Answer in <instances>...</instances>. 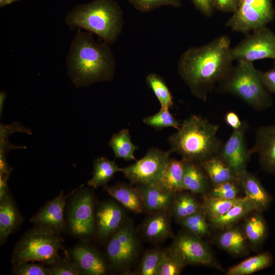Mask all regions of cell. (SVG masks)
<instances>
[{
	"instance_id": "6da1fadb",
	"label": "cell",
	"mask_w": 275,
	"mask_h": 275,
	"mask_svg": "<svg viewBox=\"0 0 275 275\" xmlns=\"http://www.w3.org/2000/svg\"><path fill=\"white\" fill-rule=\"evenodd\" d=\"M231 49L230 38L222 35L182 53L178 73L195 97L206 101L215 85L227 76L234 61Z\"/></svg>"
},
{
	"instance_id": "7a4b0ae2",
	"label": "cell",
	"mask_w": 275,
	"mask_h": 275,
	"mask_svg": "<svg viewBox=\"0 0 275 275\" xmlns=\"http://www.w3.org/2000/svg\"><path fill=\"white\" fill-rule=\"evenodd\" d=\"M109 45L95 41L91 32L77 29L66 58L68 73L75 86H88L113 78L116 62Z\"/></svg>"
},
{
	"instance_id": "3957f363",
	"label": "cell",
	"mask_w": 275,
	"mask_h": 275,
	"mask_svg": "<svg viewBox=\"0 0 275 275\" xmlns=\"http://www.w3.org/2000/svg\"><path fill=\"white\" fill-rule=\"evenodd\" d=\"M218 128L206 118L193 115L169 138V151L179 154L183 160L199 163L216 156L223 144L217 136Z\"/></svg>"
},
{
	"instance_id": "277c9868",
	"label": "cell",
	"mask_w": 275,
	"mask_h": 275,
	"mask_svg": "<svg viewBox=\"0 0 275 275\" xmlns=\"http://www.w3.org/2000/svg\"><path fill=\"white\" fill-rule=\"evenodd\" d=\"M71 29L80 28L97 35L103 42L114 44L124 24L123 12L114 0H94L76 6L65 17Z\"/></svg>"
},
{
	"instance_id": "5b68a950",
	"label": "cell",
	"mask_w": 275,
	"mask_h": 275,
	"mask_svg": "<svg viewBox=\"0 0 275 275\" xmlns=\"http://www.w3.org/2000/svg\"><path fill=\"white\" fill-rule=\"evenodd\" d=\"M217 90L238 97L256 111H264L272 105L270 93L253 62L238 61L218 84Z\"/></svg>"
},
{
	"instance_id": "8992f818",
	"label": "cell",
	"mask_w": 275,
	"mask_h": 275,
	"mask_svg": "<svg viewBox=\"0 0 275 275\" xmlns=\"http://www.w3.org/2000/svg\"><path fill=\"white\" fill-rule=\"evenodd\" d=\"M63 240L60 233L36 226L25 233L16 244L11 263L37 261L47 265L52 264L60 259L58 252Z\"/></svg>"
},
{
	"instance_id": "52a82bcc",
	"label": "cell",
	"mask_w": 275,
	"mask_h": 275,
	"mask_svg": "<svg viewBox=\"0 0 275 275\" xmlns=\"http://www.w3.org/2000/svg\"><path fill=\"white\" fill-rule=\"evenodd\" d=\"M80 186L71 196L68 209L67 225L74 236L86 238L96 231L95 199L91 190Z\"/></svg>"
},
{
	"instance_id": "ba28073f",
	"label": "cell",
	"mask_w": 275,
	"mask_h": 275,
	"mask_svg": "<svg viewBox=\"0 0 275 275\" xmlns=\"http://www.w3.org/2000/svg\"><path fill=\"white\" fill-rule=\"evenodd\" d=\"M274 17L272 0H242L225 25L234 32L248 34L266 26Z\"/></svg>"
},
{
	"instance_id": "9c48e42d",
	"label": "cell",
	"mask_w": 275,
	"mask_h": 275,
	"mask_svg": "<svg viewBox=\"0 0 275 275\" xmlns=\"http://www.w3.org/2000/svg\"><path fill=\"white\" fill-rule=\"evenodd\" d=\"M170 154L169 151L151 148L134 163L122 168L121 172L137 186L156 185L170 159Z\"/></svg>"
},
{
	"instance_id": "30bf717a",
	"label": "cell",
	"mask_w": 275,
	"mask_h": 275,
	"mask_svg": "<svg viewBox=\"0 0 275 275\" xmlns=\"http://www.w3.org/2000/svg\"><path fill=\"white\" fill-rule=\"evenodd\" d=\"M233 61L275 60V33L266 26L252 31L231 49Z\"/></svg>"
},
{
	"instance_id": "8fae6325",
	"label": "cell",
	"mask_w": 275,
	"mask_h": 275,
	"mask_svg": "<svg viewBox=\"0 0 275 275\" xmlns=\"http://www.w3.org/2000/svg\"><path fill=\"white\" fill-rule=\"evenodd\" d=\"M139 245L132 222L126 221L109 238L106 246L111 266L120 269L128 266L137 255Z\"/></svg>"
},
{
	"instance_id": "7c38bea8",
	"label": "cell",
	"mask_w": 275,
	"mask_h": 275,
	"mask_svg": "<svg viewBox=\"0 0 275 275\" xmlns=\"http://www.w3.org/2000/svg\"><path fill=\"white\" fill-rule=\"evenodd\" d=\"M248 124L243 121L241 126L232 132L228 139L223 143L217 155L233 170L239 179L246 170L251 154L246 142Z\"/></svg>"
},
{
	"instance_id": "4fadbf2b",
	"label": "cell",
	"mask_w": 275,
	"mask_h": 275,
	"mask_svg": "<svg viewBox=\"0 0 275 275\" xmlns=\"http://www.w3.org/2000/svg\"><path fill=\"white\" fill-rule=\"evenodd\" d=\"M170 248L187 265L197 264L219 268L208 245L201 238L187 231L178 234Z\"/></svg>"
},
{
	"instance_id": "5bb4252c",
	"label": "cell",
	"mask_w": 275,
	"mask_h": 275,
	"mask_svg": "<svg viewBox=\"0 0 275 275\" xmlns=\"http://www.w3.org/2000/svg\"><path fill=\"white\" fill-rule=\"evenodd\" d=\"M77 188L67 195H64L62 190L58 196L47 202L40 208L31 218V223L36 226L47 228L59 233L63 232L67 225L64 217L66 201Z\"/></svg>"
},
{
	"instance_id": "9a60e30c",
	"label": "cell",
	"mask_w": 275,
	"mask_h": 275,
	"mask_svg": "<svg viewBox=\"0 0 275 275\" xmlns=\"http://www.w3.org/2000/svg\"><path fill=\"white\" fill-rule=\"evenodd\" d=\"M113 200L101 203L95 214L97 237L109 238L125 223V212L121 204Z\"/></svg>"
},
{
	"instance_id": "2e32d148",
	"label": "cell",
	"mask_w": 275,
	"mask_h": 275,
	"mask_svg": "<svg viewBox=\"0 0 275 275\" xmlns=\"http://www.w3.org/2000/svg\"><path fill=\"white\" fill-rule=\"evenodd\" d=\"M250 152L251 155L258 154L259 162L264 171L275 175V124L256 130L255 142Z\"/></svg>"
},
{
	"instance_id": "e0dca14e",
	"label": "cell",
	"mask_w": 275,
	"mask_h": 275,
	"mask_svg": "<svg viewBox=\"0 0 275 275\" xmlns=\"http://www.w3.org/2000/svg\"><path fill=\"white\" fill-rule=\"evenodd\" d=\"M71 254L81 274L102 275L106 273V265L103 257L91 246L78 244L72 250Z\"/></svg>"
},
{
	"instance_id": "ac0fdd59",
	"label": "cell",
	"mask_w": 275,
	"mask_h": 275,
	"mask_svg": "<svg viewBox=\"0 0 275 275\" xmlns=\"http://www.w3.org/2000/svg\"><path fill=\"white\" fill-rule=\"evenodd\" d=\"M239 182L245 196L253 203L257 211L262 212L269 208L272 197L255 175L246 170L239 176Z\"/></svg>"
},
{
	"instance_id": "d6986e66",
	"label": "cell",
	"mask_w": 275,
	"mask_h": 275,
	"mask_svg": "<svg viewBox=\"0 0 275 275\" xmlns=\"http://www.w3.org/2000/svg\"><path fill=\"white\" fill-rule=\"evenodd\" d=\"M151 213L142 226L144 237L153 242H160L170 237L172 234L170 211H159Z\"/></svg>"
},
{
	"instance_id": "ffe728a7",
	"label": "cell",
	"mask_w": 275,
	"mask_h": 275,
	"mask_svg": "<svg viewBox=\"0 0 275 275\" xmlns=\"http://www.w3.org/2000/svg\"><path fill=\"white\" fill-rule=\"evenodd\" d=\"M144 210L150 213L171 209L176 193L166 191L158 185H140Z\"/></svg>"
},
{
	"instance_id": "44dd1931",
	"label": "cell",
	"mask_w": 275,
	"mask_h": 275,
	"mask_svg": "<svg viewBox=\"0 0 275 275\" xmlns=\"http://www.w3.org/2000/svg\"><path fill=\"white\" fill-rule=\"evenodd\" d=\"M215 241L219 247L233 256H242L248 252V240L242 229L235 226L221 230Z\"/></svg>"
},
{
	"instance_id": "7402d4cb",
	"label": "cell",
	"mask_w": 275,
	"mask_h": 275,
	"mask_svg": "<svg viewBox=\"0 0 275 275\" xmlns=\"http://www.w3.org/2000/svg\"><path fill=\"white\" fill-rule=\"evenodd\" d=\"M22 218L10 194L0 199V242H5L9 236L22 223Z\"/></svg>"
},
{
	"instance_id": "603a6c76",
	"label": "cell",
	"mask_w": 275,
	"mask_h": 275,
	"mask_svg": "<svg viewBox=\"0 0 275 275\" xmlns=\"http://www.w3.org/2000/svg\"><path fill=\"white\" fill-rule=\"evenodd\" d=\"M262 212L254 211L245 219L242 230L250 246L255 251L261 248L268 234V226Z\"/></svg>"
},
{
	"instance_id": "cb8c5ba5",
	"label": "cell",
	"mask_w": 275,
	"mask_h": 275,
	"mask_svg": "<svg viewBox=\"0 0 275 275\" xmlns=\"http://www.w3.org/2000/svg\"><path fill=\"white\" fill-rule=\"evenodd\" d=\"M183 161L184 175L182 190L197 194L206 193L211 183L203 168L199 163Z\"/></svg>"
},
{
	"instance_id": "d4e9b609",
	"label": "cell",
	"mask_w": 275,
	"mask_h": 275,
	"mask_svg": "<svg viewBox=\"0 0 275 275\" xmlns=\"http://www.w3.org/2000/svg\"><path fill=\"white\" fill-rule=\"evenodd\" d=\"M105 190L123 207L135 213H141L144 207L141 193L136 186L123 183L104 186Z\"/></svg>"
},
{
	"instance_id": "484cf974",
	"label": "cell",
	"mask_w": 275,
	"mask_h": 275,
	"mask_svg": "<svg viewBox=\"0 0 275 275\" xmlns=\"http://www.w3.org/2000/svg\"><path fill=\"white\" fill-rule=\"evenodd\" d=\"M256 209L253 203L245 196L234 205L226 213L216 219L209 221L210 228L223 230L234 226Z\"/></svg>"
},
{
	"instance_id": "4316f807",
	"label": "cell",
	"mask_w": 275,
	"mask_h": 275,
	"mask_svg": "<svg viewBox=\"0 0 275 275\" xmlns=\"http://www.w3.org/2000/svg\"><path fill=\"white\" fill-rule=\"evenodd\" d=\"M211 184L227 181H238L239 179L230 167L217 155L200 163Z\"/></svg>"
},
{
	"instance_id": "83f0119b",
	"label": "cell",
	"mask_w": 275,
	"mask_h": 275,
	"mask_svg": "<svg viewBox=\"0 0 275 275\" xmlns=\"http://www.w3.org/2000/svg\"><path fill=\"white\" fill-rule=\"evenodd\" d=\"M183 175V161L170 159L156 185L169 192L177 193L181 191Z\"/></svg>"
},
{
	"instance_id": "f1b7e54d",
	"label": "cell",
	"mask_w": 275,
	"mask_h": 275,
	"mask_svg": "<svg viewBox=\"0 0 275 275\" xmlns=\"http://www.w3.org/2000/svg\"><path fill=\"white\" fill-rule=\"evenodd\" d=\"M273 263L271 254L268 252L247 258L228 269L227 275H249L270 266Z\"/></svg>"
},
{
	"instance_id": "f546056e",
	"label": "cell",
	"mask_w": 275,
	"mask_h": 275,
	"mask_svg": "<svg viewBox=\"0 0 275 275\" xmlns=\"http://www.w3.org/2000/svg\"><path fill=\"white\" fill-rule=\"evenodd\" d=\"M120 168L114 161L106 157L96 158L93 162V172L92 178L88 182V185L96 188L105 185L118 172H121Z\"/></svg>"
},
{
	"instance_id": "4dcf8cb0",
	"label": "cell",
	"mask_w": 275,
	"mask_h": 275,
	"mask_svg": "<svg viewBox=\"0 0 275 275\" xmlns=\"http://www.w3.org/2000/svg\"><path fill=\"white\" fill-rule=\"evenodd\" d=\"M202 209V204L188 193H176L170 209V213L176 220L179 221Z\"/></svg>"
},
{
	"instance_id": "1f68e13d",
	"label": "cell",
	"mask_w": 275,
	"mask_h": 275,
	"mask_svg": "<svg viewBox=\"0 0 275 275\" xmlns=\"http://www.w3.org/2000/svg\"><path fill=\"white\" fill-rule=\"evenodd\" d=\"M108 145L113 149L115 158L125 160H136L134 152L138 149V146L131 142L127 129H123L114 134L109 141Z\"/></svg>"
},
{
	"instance_id": "d6a6232c",
	"label": "cell",
	"mask_w": 275,
	"mask_h": 275,
	"mask_svg": "<svg viewBox=\"0 0 275 275\" xmlns=\"http://www.w3.org/2000/svg\"><path fill=\"white\" fill-rule=\"evenodd\" d=\"M241 198L228 200L208 195L204 199L202 208L209 222L226 213Z\"/></svg>"
},
{
	"instance_id": "836d02e7",
	"label": "cell",
	"mask_w": 275,
	"mask_h": 275,
	"mask_svg": "<svg viewBox=\"0 0 275 275\" xmlns=\"http://www.w3.org/2000/svg\"><path fill=\"white\" fill-rule=\"evenodd\" d=\"M146 82L159 101L161 108L169 109L173 106L172 95L161 76L154 72L150 73L146 77Z\"/></svg>"
},
{
	"instance_id": "e575fe53",
	"label": "cell",
	"mask_w": 275,
	"mask_h": 275,
	"mask_svg": "<svg viewBox=\"0 0 275 275\" xmlns=\"http://www.w3.org/2000/svg\"><path fill=\"white\" fill-rule=\"evenodd\" d=\"M207 220V218L202 208L178 222L186 231L202 238L210 235V227Z\"/></svg>"
},
{
	"instance_id": "d590c367",
	"label": "cell",
	"mask_w": 275,
	"mask_h": 275,
	"mask_svg": "<svg viewBox=\"0 0 275 275\" xmlns=\"http://www.w3.org/2000/svg\"><path fill=\"white\" fill-rule=\"evenodd\" d=\"M186 265L184 260L170 248L163 251L156 275H179Z\"/></svg>"
},
{
	"instance_id": "8d00e7d4",
	"label": "cell",
	"mask_w": 275,
	"mask_h": 275,
	"mask_svg": "<svg viewBox=\"0 0 275 275\" xmlns=\"http://www.w3.org/2000/svg\"><path fill=\"white\" fill-rule=\"evenodd\" d=\"M143 122L147 126L157 130L166 127L179 129L181 123L170 113L169 109L160 108L155 114L145 117Z\"/></svg>"
},
{
	"instance_id": "74e56055",
	"label": "cell",
	"mask_w": 275,
	"mask_h": 275,
	"mask_svg": "<svg viewBox=\"0 0 275 275\" xmlns=\"http://www.w3.org/2000/svg\"><path fill=\"white\" fill-rule=\"evenodd\" d=\"M163 251L152 249L144 255L139 265L138 273L141 275H156Z\"/></svg>"
},
{
	"instance_id": "f35d334b",
	"label": "cell",
	"mask_w": 275,
	"mask_h": 275,
	"mask_svg": "<svg viewBox=\"0 0 275 275\" xmlns=\"http://www.w3.org/2000/svg\"><path fill=\"white\" fill-rule=\"evenodd\" d=\"M240 185L238 181H227L212 185L208 195L225 199H236L239 194Z\"/></svg>"
},
{
	"instance_id": "ab89813d",
	"label": "cell",
	"mask_w": 275,
	"mask_h": 275,
	"mask_svg": "<svg viewBox=\"0 0 275 275\" xmlns=\"http://www.w3.org/2000/svg\"><path fill=\"white\" fill-rule=\"evenodd\" d=\"M129 2L138 11L147 13L162 6L180 7V0H128Z\"/></svg>"
},
{
	"instance_id": "60d3db41",
	"label": "cell",
	"mask_w": 275,
	"mask_h": 275,
	"mask_svg": "<svg viewBox=\"0 0 275 275\" xmlns=\"http://www.w3.org/2000/svg\"><path fill=\"white\" fill-rule=\"evenodd\" d=\"M12 272L16 275H49L47 267L33 262L14 264Z\"/></svg>"
},
{
	"instance_id": "b9f144b4",
	"label": "cell",
	"mask_w": 275,
	"mask_h": 275,
	"mask_svg": "<svg viewBox=\"0 0 275 275\" xmlns=\"http://www.w3.org/2000/svg\"><path fill=\"white\" fill-rule=\"evenodd\" d=\"M49 275H79L81 274L73 260L60 259L54 263L48 265Z\"/></svg>"
},
{
	"instance_id": "7bdbcfd3",
	"label": "cell",
	"mask_w": 275,
	"mask_h": 275,
	"mask_svg": "<svg viewBox=\"0 0 275 275\" xmlns=\"http://www.w3.org/2000/svg\"><path fill=\"white\" fill-rule=\"evenodd\" d=\"M242 0H213V7L223 12L234 13Z\"/></svg>"
},
{
	"instance_id": "ee69618b",
	"label": "cell",
	"mask_w": 275,
	"mask_h": 275,
	"mask_svg": "<svg viewBox=\"0 0 275 275\" xmlns=\"http://www.w3.org/2000/svg\"><path fill=\"white\" fill-rule=\"evenodd\" d=\"M262 80L270 93L275 94V60L271 68L265 71H260Z\"/></svg>"
},
{
	"instance_id": "f6af8a7d",
	"label": "cell",
	"mask_w": 275,
	"mask_h": 275,
	"mask_svg": "<svg viewBox=\"0 0 275 275\" xmlns=\"http://www.w3.org/2000/svg\"><path fill=\"white\" fill-rule=\"evenodd\" d=\"M196 8L203 15L210 17L214 9L213 0H191Z\"/></svg>"
},
{
	"instance_id": "bcb514c9",
	"label": "cell",
	"mask_w": 275,
	"mask_h": 275,
	"mask_svg": "<svg viewBox=\"0 0 275 275\" xmlns=\"http://www.w3.org/2000/svg\"><path fill=\"white\" fill-rule=\"evenodd\" d=\"M225 120L226 124L233 129L239 128L242 123L237 114L233 111L228 112L226 114Z\"/></svg>"
},
{
	"instance_id": "7dc6e473",
	"label": "cell",
	"mask_w": 275,
	"mask_h": 275,
	"mask_svg": "<svg viewBox=\"0 0 275 275\" xmlns=\"http://www.w3.org/2000/svg\"><path fill=\"white\" fill-rule=\"evenodd\" d=\"M6 97V93L3 91H1L0 94L1 109L2 108V106L3 105L4 101L5 100Z\"/></svg>"
},
{
	"instance_id": "c3c4849f",
	"label": "cell",
	"mask_w": 275,
	"mask_h": 275,
	"mask_svg": "<svg viewBox=\"0 0 275 275\" xmlns=\"http://www.w3.org/2000/svg\"><path fill=\"white\" fill-rule=\"evenodd\" d=\"M9 0H0V7H3L6 5L10 4Z\"/></svg>"
},
{
	"instance_id": "681fc988",
	"label": "cell",
	"mask_w": 275,
	"mask_h": 275,
	"mask_svg": "<svg viewBox=\"0 0 275 275\" xmlns=\"http://www.w3.org/2000/svg\"><path fill=\"white\" fill-rule=\"evenodd\" d=\"M9 1H10V3L11 4V3H13V2L17 1L18 0H9Z\"/></svg>"
}]
</instances>
